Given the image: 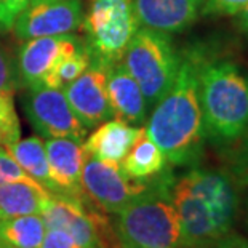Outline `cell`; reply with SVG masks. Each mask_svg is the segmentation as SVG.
I'll return each mask as SVG.
<instances>
[{
  "instance_id": "obj_7",
  "label": "cell",
  "mask_w": 248,
  "mask_h": 248,
  "mask_svg": "<svg viewBox=\"0 0 248 248\" xmlns=\"http://www.w3.org/2000/svg\"><path fill=\"white\" fill-rule=\"evenodd\" d=\"M23 108L34 130L44 138H71L83 142L88 130L74 114L62 90L50 87L28 88Z\"/></svg>"
},
{
  "instance_id": "obj_9",
  "label": "cell",
  "mask_w": 248,
  "mask_h": 248,
  "mask_svg": "<svg viewBox=\"0 0 248 248\" xmlns=\"http://www.w3.org/2000/svg\"><path fill=\"white\" fill-rule=\"evenodd\" d=\"M80 0H37L23 10L13 23V34L19 40L39 37L69 35L82 28Z\"/></svg>"
},
{
  "instance_id": "obj_24",
  "label": "cell",
  "mask_w": 248,
  "mask_h": 248,
  "mask_svg": "<svg viewBox=\"0 0 248 248\" xmlns=\"http://www.w3.org/2000/svg\"><path fill=\"white\" fill-rule=\"evenodd\" d=\"M248 5V0H205L200 16L223 18L237 16Z\"/></svg>"
},
{
  "instance_id": "obj_13",
  "label": "cell",
  "mask_w": 248,
  "mask_h": 248,
  "mask_svg": "<svg viewBox=\"0 0 248 248\" xmlns=\"http://www.w3.org/2000/svg\"><path fill=\"white\" fill-rule=\"evenodd\" d=\"M205 0H133L140 26L178 34L199 19Z\"/></svg>"
},
{
  "instance_id": "obj_5",
  "label": "cell",
  "mask_w": 248,
  "mask_h": 248,
  "mask_svg": "<svg viewBox=\"0 0 248 248\" xmlns=\"http://www.w3.org/2000/svg\"><path fill=\"white\" fill-rule=\"evenodd\" d=\"M122 62L138 82L147 106L152 109L175 80L179 51L170 34L141 26L126 46Z\"/></svg>"
},
{
  "instance_id": "obj_15",
  "label": "cell",
  "mask_w": 248,
  "mask_h": 248,
  "mask_svg": "<svg viewBox=\"0 0 248 248\" xmlns=\"http://www.w3.org/2000/svg\"><path fill=\"white\" fill-rule=\"evenodd\" d=\"M142 133L144 126L130 125L120 119H109L98 125L93 133L87 135L82 146L90 157L120 163Z\"/></svg>"
},
{
  "instance_id": "obj_23",
  "label": "cell",
  "mask_w": 248,
  "mask_h": 248,
  "mask_svg": "<svg viewBox=\"0 0 248 248\" xmlns=\"http://www.w3.org/2000/svg\"><path fill=\"white\" fill-rule=\"evenodd\" d=\"M21 88L23 82L19 77L16 58L0 42V92L13 94Z\"/></svg>"
},
{
  "instance_id": "obj_31",
  "label": "cell",
  "mask_w": 248,
  "mask_h": 248,
  "mask_svg": "<svg viewBox=\"0 0 248 248\" xmlns=\"http://www.w3.org/2000/svg\"><path fill=\"white\" fill-rule=\"evenodd\" d=\"M120 247H122V248H130V247H126V245H120Z\"/></svg>"
},
{
  "instance_id": "obj_16",
  "label": "cell",
  "mask_w": 248,
  "mask_h": 248,
  "mask_svg": "<svg viewBox=\"0 0 248 248\" xmlns=\"http://www.w3.org/2000/svg\"><path fill=\"white\" fill-rule=\"evenodd\" d=\"M51 192L37 181L0 184V219L24 215H40Z\"/></svg>"
},
{
  "instance_id": "obj_14",
  "label": "cell",
  "mask_w": 248,
  "mask_h": 248,
  "mask_svg": "<svg viewBox=\"0 0 248 248\" xmlns=\"http://www.w3.org/2000/svg\"><path fill=\"white\" fill-rule=\"evenodd\" d=\"M106 88L112 115L124 122L142 126L147 120L149 106L142 94L138 82L124 66L122 61L108 67Z\"/></svg>"
},
{
  "instance_id": "obj_4",
  "label": "cell",
  "mask_w": 248,
  "mask_h": 248,
  "mask_svg": "<svg viewBox=\"0 0 248 248\" xmlns=\"http://www.w3.org/2000/svg\"><path fill=\"white\" fill-rule=\"evenodd\" d=\"M170 176L152 179L146 191L126 203L115 219L120 245L130 248H186L178 213L171 202Z\"/></svg>"
},
{
  "instance_id": "obj_17",
  "label": "cell",
  "mask_w": 248,
  "mask_h": 248,
  "mask_svg": "<svg viewBox=\"0 0 248 248\" xmlns=\"http://www.w3.org/2000/svg\"><path fill=\"white\" fill-rule=\"evenodd\" d=\"M167 157L149 136L142 133L130 152L120 162V168L126 176L138 183H149L167 170Z\"/></svg>"
},
{
  "instance_id": "obj_1",
  "label": "cell",
  "mask_w": 248,
  "mask_h": 248,
  "mask_svg": "<svg viewBox=\"0 0 248 248\" xmlns=\"http://www.w3.org/2000/svg\"><path fill=\"white\" fill-rule=\"evenodd\" d=\"M207 46L194 44L179 53V67L168 92L152 108L146 135L160 147L167 162L194 167L207 142L199 99V69Z\"/></svg>"
},
{
  "instance_id": "obj_2",
  "label": "cell",
  "mask_w": 248,
  "mask_h": 248,
  "mask_svg": "<svg viewBox=\"0 0 248 248\" xmlns=\"http://www.w3.org/2000/svg\"><path fill=\"white\" fill-rule=\"evenodd\" d=\"M175 205L186 248H213L232 232L242 197L229 171L194 167L171 183Z\"/></svg>"
},
{
  "instance_id": "obj_6",
  "label": "cell",
  "mask_w": 248,
  "mask_h": 248,
  "mask_svg": "<svg viewBox=\"0 0 248 248\" xmlns=\"http://www.w3.org/2000/svg\"><path fill=\"white\" fill-rule=\"evenodd\" d=\"M82 28L93 60L110 66L122 61L126 46L141 26L133 0H90Z\"/></svg>"
},
{
  "instance_id": "obj_18",
  "label": "cell",
  "mask_w": 248,
  "mask_h": 248,
  "mask_svg": "<svg viewBox=\"0 0 248 248\" xmlns=\"http://www.w3.org/2000/svg\"><path fill=\"white\" fill-rule=\"evenodd\" d=\"M5 149L34 181L44 186L48 192L56 194L55 184L50 176L44 140H40L39 136H31L26 140L19 138L13 144L5 146Z\"/></svg>"
},
{
  "instance_id": "obj_28",
  "label": "cell",
  "mask_w": 248,
  "mask_h": 248,
  "mask_svg": "<svg viewBox=\"0 0 248 248\" xmlns=\"http://www.w3.org/2000/svg\"><path fill=\"white\" fill-rule=\"evenodd\" d=\"M213 248H248V239L245 235L229 232L228 235L221 237L213 245Z\"/></svg>"
},
{
  "instance_id": "obj_8",
  "label": "cell",
  "mask_w": 248,
  "mask_h": 248,
  "mask_svg": "<svg viewBox=\"0 0 248 248\" xmlns=\"http://www.w3.org/2000/svg\"><path fill=\"white\" fill-rule=\"evenodd\" d=\"M149 183L130 179L122 171L120 163L104 162L85 154L82 171L83 191L90 205L104 213H119L136 195L146 191Z\"/></svg>"
},
{
  "instance_id": "obj_26",
  "label": "cell",
  "mask_w": 248,
  "mask_h": 248,
  "mask_svg": "<svg viewBox=\"0 0 248 248\" xmlns=\"http://www.w3.org/2000/svg\"><path fill=\"white\" fill-rule=\"evenodd\" d=\"M37 0H0V32L12 31L18 15Z\"/></svg>"
},
{
  "instance_id": "obj_25",
  "label": "cell",
  "mask_w": 248,
  "mask_h": 248,
  "mask_svg": "<svg viewBox=\"0 0 248 248\" xmlns=\"http://www.w3.org/2000/svg\"><path fill=\"white\" fill-rule=\"evenodd\" d=\"M15 181H34L16 160L8 154L5 147L0 146V184L3 183H15Z\"/></svg>"
},
{
  "instance_id": "obj_21",
  "label": "cell",
  "mask_w": 248,
  "mask_h": 248,
  "mask_svg": "<svg viewBox=\"0 0 248 248\" xmlns=\"http://www.w3.org/2000/svg\"><path fill=\"white\" fill-rule=\"evenodd\" d=\"M21 138V125L15 109L13 94L0 92V146L13 144Z\"/></svg>"
},
{
  "instance_id": "obj_29",
  "label": "cell",
  "mask_w": 248,
  "mask_h": 248,
  "mask_svg": "<svg viewBox=\"0 0 248 248\" xmlns=\"http://www.w3.org/2000/svg\"><path fill=\"white\" fill-rule=\"evenodd\" d=\"M237 26H239L242 32L248 35V5L237 15Z\"/></svg>"
},
{
  "instance_id": "obj_22",
  "label": "cell",
  "mask_w": 248,
  "mask_h": 248,
  "mask_svg": "<svg viewBox=\"0 0 248 248\" xmlns=\"http://www.w3.org/2000/svg\"><path fill=\"white\" fill-rule=\"evenodd\" d=\"M229 173L239 187H248V130L239 141L229 146Z\"/></svg>"
},
{
  "instance_id": "obj_12",
  "label": "cell",
  "mask_w": 248,
  "mask_h": 248,
  "mask_svg": "<svg viewBox=\"0 0 248 248\" xmlns=\"http://www.w3.org/2000/svg\"><path fill=\"white\" fill-rule=\"evenodd\" d=\"M45 152L48 160L50 176L56 194L67 195L87 203V195L82 184L85 151L80 141L71 138H46Z\"/></svg>"
},
{
  "instance_id": "obj_3",
  "label": "cell",
  "mask_w": 248,
  "mask_h": 248,
  "mask_svg": "<svg viewBox=\"0 0 248 248\" xmlns=\"http://www.w3.org/2000/svg\"><path fill=\"white\" fill-rule=\"evenodd\" d=\"M199 99L207 140L229 147L248 130V69L207 50L199 69Z\"/></svg>"
},
{
  "instance_id": "obj_11",
  "label": "cell",
  "mask_w": 248,
  "mask_h": 248,
  "mask_svg": "<svg viewBox=\"0 0 248 248\" xmlns=\"http://www.w3.org/2000/svg\"><path fill=\"white\" fill-rule=\"evenodd\" d=\"M82 42L83 40L77 39L72 34L24 40L16 56L23 87L35 88L44 85L46 74L51 71L58 60L69 51L76 50Z\"/></svg>"
},
{
  "instance_id": "obj_30",
  "label": "cell",
  "mask_w": 248,
  "mask_h": 248,
  "mask_svg": "<svg viewBox=\"0 0 248 248\" xmlns=\"http://www.w3.org/2000/svg\"><path fill=\"white\" fill-rule=\"evenodd\" d=\"M245 219H247V226H248V194L245 199Z\"/></svg>"
},
{
  "instance_id": "obj_10",
  "label": "cell",
  "mask_w": 248,
  "mask_h": 248,
  "mask_svg": "<svg viewBox=\"0 0 248 248\" xmlns=\"http://www.w3.org/2000/svg\"><path fill=\"white\" fill-rule=\"evenodd\" d=\"M108 67L101 61L92 60V64L85 72L62 88L74 114L87 130L96 128L98 125L114 117L106 88Z\"/></svg>"
},
{
  "instance_id": "obj_27",
  "label": "cell",
  "mask_w": 248,
  "mask_h": 248,
  "mask_svg": "<svg viewBox=\"0 0 248 248\" xmlns=\"http://www.w3.org/2000/svg\"><path fill=\"white\" fill-rule=\"evenodd\" d=\"M40 248H82V247L64 231L46 229Z\"/></svg>"
},
{
  "instance_id": "obj_20",
  "label": "cell",
  "mask_w": 248,
  "mask_h": 248,
  "mask_svg": "<svg viewBox=\"0 0 248 248\" xmlns=\"http://www.w3.org/2000/svg\"><path fill=\"white\" fill-rule=\"evenodd\" d=\"M92 51L83 40L76 50L69 51L58 60L56 64L51 67V71L46 74L44 85L56 90L66 88L72 80H76L80 74L85 72L87 67L92 64Z\"/></svg>"
},
{
  "instance_id": "obj_19",
  "label": "cell",
  "mask_w": 248,
  "mask_h": 248,
  "mask_svg": "<svg viewBox=\"0 0 248 248\" xmlns=\"http://www.w3.org/2000/svg\"><path fill=\"white\" fill-rule=\"evenodd\" d=\"M45 232L40 215L0 219V248H40Z\"/></svg>"
}]
</instances>
